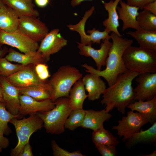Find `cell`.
<instances>
[{"mask_svg":"<svg viewBox=\"0 0 156 156\" xmlns=\"http://www.w3.org/2000/svg\"><path fill=\"white\" fill-rule=\"evenodd\" d=\"M36 5L41 8L46 7L48 4L49 0H34Z\"/></svg>","mask_w":156,"mask_h":156,"instance_id":"b9f144b4","label":"cell"},{"mask_svg":"<svg viewBox=\"0 0 156 156\" xmlns=\"http://www.w3.org/2000/svg\"><path fill=\"white\" fill-rule=\"evenodd\" d=\"M19 17L12 8L4 4L0 8V29L8 33L18 30Z\"/></svg>","mask_w":156,"mask_h":156,"instance_id":"ffe728a7","label":"cell"},{"mask_svg":"<svg viewBox=\"0 0 156 156\" xmlns=\"http://www.w3.org/2000/svg\"><path fill=\"white\" fill-rule=\"evenodd\" d=\"M2 148L0 146V152H1L2 151Z\"/></svg>","mask_w":156,"mask_h":156,"instance_id":"c3c4849f","label":"cell"},{"mask_svg":"<svg viewBox=\"0 0 156 156\" xmlns=\"http://www.w3.org/2000/svg\"><path fill=\"white\" fill-rule=\"evenodd\" d=\"M118 124L113 126L112 129L117 131L122 140L125 142L134 134L139 131L141 127L148 123L146 119L138 112L131 110L128 112L126 116H123L118 122Z\"/></svg>","mask_w":156,"mask_h":156,"instance_id":"52a82bcc","label":"cell"},{"mask_svg":"<svg viewBox=\"0 0 156 156\" xmlns=\"http://www.w3.org/2000/svg\"><path fill=\"white\" fill-rule=\"evenodd\" d=\"M96 147L103 156H116L117 154V151L114 146L103 145Z\"/></svg>","mask_w":156,"mask_h":156,"instance_id":"8d00e7d4","label":"cell"},{"mask_svg":"<svg viewBox=\"0 0 156 156\" xmlns=\"http://www.w3.org/2000/svg\"><path fill=\"white\" fill-rule=\"evenodd\" d=\"M18 30L38 42L42 40L49 31L45 23L31 16L19 17Z\"/></svg>","mask_w":156,"mask_h":156,"instance_id":"9c48e42d","label":"cell"},{"mask_svg":"<svg viewBox=\"0 0 156 156\" xmlns=\"http://www.w3.org/2000/svg\"><path fill=\"white\" fill-rule=\"evenodd\" d=\"M1 76L0 75V86H1Z\"/></svg>","mask_w":156,"mask_h":156,"instance_id":"681fc988","label":"cell"},{"mask_svg":"<svg viewBox=\"0 0 156 156\" xmlns=\"http://www.w3.org/2000/svg\"><path fill=\"white\" fill-rule=\"evenodd\" d=\"M0 101L5 103L3 96V89L1 86H0Z\"/></svg>","mask_w":156,"mask_h":156,"instance_id":"ee69618b","label":"cell"},{"mask_svg":"<svg viewBox=\"0 0 156 156\" xmlns=\"http://www.w3.org/2000/svg\"><path fill=\"white\" fill-rule=\"evenodd\" d=\"M88 73L83 77L81 79L85 90L88 93V99L94 101L100 98L101 95L103 94L106 88V86L100 77Z\"/></svg>","mask_w":156,"mask_h":156,"instance_id":"e0dca14e","label":"cell"},{"mask_svg":"<svg viewBox=\"0 0 156 156\" xmlns=\"http://www.w3.org/2000/svg\"><path fill=\"white\" fill-rule=\"evenodd\" d=\"M73 86L68 97L69 105L72 110L83 109V102L88 95L86 94L81 79L77 81Z\"/></svg>","mask_w":156,"mask_h":156,"instance_id":"d4e9b609","label":"cell"},{"mask_svg":"<svg viewBox=\"0 0 156 156\" xmlns=\"http://www.w3.org/2000/svg\"><path fill=\"white\" fill-rule=\"evenodd\" d=\"M126 141V145L129 147L137 143L155 142L156 141V122L148 129L140 130Z\"/></svg>","mask_w":156,"mask_h":156,"instance_id":"4316f807","label":"cell"},{"mask_svg":"<svg viewBox=\"0 0 156 156\" xmlns=\"http://www.w3.org/2000/svg\"><path fill=\"white\" fill-rule=\"evenodd\" d=\"M11 63L5 57H0V75L7 78L23 69L27 66Z\"/></svg>","mask_w":156,"mask_h":156,"instance_id":"d6a6232c","label":"cell"},{"mask_svg":"<svg viewBox=\"0 0 156 156\" xmlns=\"http://www.w3.org/2000/svg\"><path fill=\"white\" fill-rule=\"evenodd\" d=\"M92 135V139L95 146L103 145L116 146L119 143L117 138L104 127L93 131Z\"/></svg>","mask_w":156,"mask_h":156,"instance_id":"f1b7e54d","label":"cell"},{"mask_svg":"<svg viewBox=\"0 0 156 156\" xmlns=\"http://www.w3.org/2000/svg\"><path fill=\"white\" fill-rule=\"evenodd\" d=\"M122 59L128 70L139 74L156 73V51L131 45L125 49Z\"/></svg>","mask_w":156,"mask_h":156,"instance_id":"3957f363","label":"cell"},{"mask_svg":"<svg viewBox=\"0 0 156 156\" xmlns=\"http://www.w3.org/2000/svg\"><path fill=\"white\" fill-rule=\"evenodd\" d=\"M20 107L18 114L22 118L26 115L36 114L40 111L53 109L55 103L51 99L38 101L27 95L20 94Z\"/></svg>","mask_w":156,"mask_h":156,"instance_id":"4fadbf2b","label":"cell"},{"mask_svg":"<svg viewBox=\"0 0 156 156\" xmlns=\"http://www.w3.org/2000/svg\"><path fill=\"white\" fill-rule=\"evenodd\" d=\"M51 146L54 156H84L79 150L70 152L60 147L55 140L51 141Z\"/></svg>","mask_w":156,"mask_h":156,"instance_id":"e575fe53","label":"cell"},{"mask_svg":"<svg viewBox=\"0 0 156 156\" xmlns=\"http://www.w3.org/2000/svg\"><path fill=\"white\" fill-rule=\"evenodd\" d=\"M22 118L19 114L14 115L6 109L5 103L0 101V130L4 135H8L12 131L8 124L10 121L14 118Z\"/></svg>","mask_w":156,"mask_h":156,"instance_id":"1f68e13d","label":"cell"},{"mask_svg":"<svg viewBox=\"0 0 156 156\" xmlns=\"http://www.w3.org/2000/svg\"><path fill=\"white\" fill-rule=\"evenodd\" d=\"M9 122L14 126L18 139L17 144L12 149L10 155L19 156L24 146L29 142L31 135L42 128L43 122L36 114L21 120L14 118L11 120Z\"/></svg>","mask_w":156,"mask_h":156,"instance_id":"8992f818","label":"cell"},{"mask_svg":"<svg viewBox=\"0 0 156 156\" xmlns=\"http://www.w3.org/2000/svg\"><path fill=\"white\" fill-rule=\"evenodd\" d=\"M138 83L134 89V101H148L156 96V73L139 74L136 77Z\"/></svg>","mask_w":156,"mask_h":156,"instance_id":"30bf717a","label":"cell"},{"mask_svg":"<svg viewBox=\"0 0 156 156\" xmlns=\"http://www.w3.org/2000/svg\"><path fill=\"white\" fill-rule=\"evenodd\" d=\"M87 33L89 34V35L92 43L99 44L101 40H109L111 39L110 36L109 35L110 32L105 29L104 31H101L94 28L92 29L88 30Z\"/></svg>","mask_w":156,"mask_h":156,"instance_id":"836d02e7","label":"cell"},{"mask_svg":"<svg viewBox=\"0 0 156 156\" xmlns=\"http://www.w3.org/2000/svg\"><path fill=\"white\" fill-rule=\"evenodd\" d=\"M139 74L128 70L119 75L113 84L106 88L100 101L105 106L106 112L117 108L122 114L125 113L127 106L135 101L132 81Z\"/></svg>","mask_w":156,"mask_h":156,"instance_id":"7a4b0ae2","label":"cell"},{"mask_svg":"<svg viewBox=\"0 0 156 156\" xmlns=\"http://www.w3.org/2000/svg\"><path fill=\"white\" fill-rule=\"evenodd\" d=\"M0 44H6L15 48L26 54L36 52L39 46L38 42L18 30L12 33L6 32L1 30Z\"/></svg>","mask_w":156,"mask_h":156,"instance_id":"ba28073f","label":"cell"},{"mask_svg":"<svg viewBox=\"0 0 156 156\" xmlns=\"http://www.w3.org/2000/svg\"><path fill=\"white\" fill-rule=\"evenodd\" d=\"M0 30H1V29H0Z\"/></svg>","mask_w":156,"mask_h":156,"instance_id":"f907efd6","label":"cell"},{"mask_svg":"<svg viewBox=\"0 0 156 156\" xmlns=\"http://www.w3.org/2000/svg\"><path fill=\"white\" fill-rule=\"evenodd\" d=\"M5 4L12 8L18 15L38 16V12L35 9L32 0H1Z\"/></svg>","mask_w":156,"mask_h":156,"instance_id":"603a6c76","label":"cell"},{"mask_svg":"<svg viewBox=\"0 0 156 156\" xmlns=\"http://www.w3.org/2000/svg\"><path fill=\"white\" fill-rule=\"evenodd\" d=\"M119 3L120 6H117L116 10L118 14L119 19L123 22L122 30L124 31L129 28L136 30L141 29L136 21L139 8L130 5L122 0L120 1Z\"/></svg>","mask_w":156,"mask_h":156,"instance_id":"2e32d148","label":"cell"},{"mask_svg":"<svg viewBox=\"0 0 156 156\" xmlns=\"http://www.w3.org/2000/svg\"><path fill=\"white\" fill-rule=\"evenodd\" d=\"M5 57L10 62H15L26 66L35 65L39 63H46L47 62L42 55L37 51L31 54H23L11 48Z\"/></svg>","mask_w":156,"mask_h":156,"instance_id":"44dd1931","label":"cell"},{"mask_svg":"<svg viewBox=\"0 0 156 156\" xmlns=\"http://www.w3.org/2000/svg\"><path fill=\"white\" fill-rule=\"evenodd\" d=\"M6 50V49L0 48V57H2L5 53Z\"/></svg>","mask_w":156,"mask_h":156,"instance_id":"f6af8a7d","label":"cell"},{"mask_svg":"<svg viewBox=\"0 0 156 156\" xmlns=\"http://www.w3.org/2000/svg\"><path fill=\"white\" fill-rule=\"evenodd\" d=\"M142 155L144 156H155L156 155V150H155L151 154L148 155Z\"/></svg>","mask_w":156,"mask_h":156,"instance_id":"bcb514c9","label":"cell"},{"mask_svg":"<svg viewBox=\"0 0 156 156\" xmlns=\"http://www.w3.org/2000/svg\"><path fill=\"white\" fill-rule=\"evenodd\" d=\"M32 148L29 142L27 143L23 147L19 156H33Z\"/></svg>","mask_w":156,"mask_h":156,"instance_id":"f35d334b","label":"cell"},{"mask_svg":"<svg viewBox=\"0 0 156 156\" xmlns=\"http://www.w3.org/2000/svg\"><path fill=\"white\" fill-rule=\"evenodd\" d=\"M54 102L55 106L52 109L38 112L36 114L42 120L47 133L60 134L65 131V123L72 109L68 97H60Z\"/></svg>","mask_w":156,"mask_h":156,"instance_id":"277c9868","label":"cell"},{"mask_svg":"<svg viewBox=\"0 0 156 156\" xmlns=\"http://www.w3.org/2000/svg\"><path fill=\"white\" fill-rule=\"evenodd\" d=\"M85 113V110L83 109L72 110L65 123V128L73 131L81 127Z\"/></svg>","mask_w":156,"mask_h":156,"instance_id":"4dcf8cb0","label":"cell"},{"mask_svg":"<svg viewBox=\"0 0 156 156\" xmlns=\"http://www.w3.org/2000/svg\"><path fill=\"white\" fill-rule=\"evenodd\" d=\"M82 74L76 67L67 65L60 66L49 81L52 90L51 99L54 102L63 97H68L74 83L82 77Z\"/></svg>","mask_w":156,"mask_h":156,"instance_id":"5b68a950","label":"cell"},{"mask_svg":"<svg viewBox=\"0 0 156 156\" xmlns=\"http://www.w3.org/2000/svg\"><path fill=\"white\" fill-rule=\"evenodd\" d=\"M35 66L33 64L28 65L6 78L13 85L19 88L48 83L49 80L42 81L39 78L35 70Z\"/></svg>","mask_w":156,"mask_h":156,"instance_id":"7c38bea8","label":"cell"},{"mask_svg":"<svg viewBox=\"0 0 156 156\" xmlns=\"http://www.w3.org/2000/svg\"><path fill=\"white\" fill-rule=\"evenodd\" d=\"M136 21L141 29L146 31H156V15L148 11L143 9L139 12Z\"/></svg>","mask_w":156,"mask_h":156,"instance_id":"f546056e","label":"cell"},{"mask_svg":"<svg viewBox=\"0 0 156 156\" xmlns=\"http://www.w3.org/2000/svg\"><path fill=\"white\" fill-rule=\"evenodd\" d=\"M4 134L0 130V146L2 148H6L9 146V141L8 139L3 135Z\"/></svg>","mask_w":156,"mask_h":156,"instance_id":"ab89813d","label":"cell"},{"mask_svg":"<svg viewBox=\"0 0 156 156\" xmlns=\"http://www.w3.org/2000/svg\"><path fill=\"white\" fill-rule=\"evenodd\" d=\"M126 34L133 38L140 47L156 51V31L140 29L134 31H129Z\"/></svg>","mask_w":156,"mask_h":156,"instance_id":"cb8c5ba5","label":"cell"},{"mask_svg":"<svg viewBox=\"0 0 156 156\" xmlns=\"http://www.w3.org/2000/svg\"><path fill=\"white\" fill-rule=\"evenodd\" d=\"M155 1L156 0H127V3L130 5L143 10L145 6Z\"/></svg>","mask_w":156,"mask_h":156,"instance_id":"74e56055","label":"cell"},{"mask_svg":"<svg viewBox=\"0 0 156 156\" xmlns=\"http://www.w3.org/2000/svg\"><path fill=\"white\" fill-rule=\"evenodd\" d=\"M34 69L39 78L42 81L47 80L51 77L48 66L46 63H39L35 66Z\"/></svg>","mask_w":156,"mask_h":156,"instance_id":"d590c367","label":"cell"},{"mask_svg":"<svg viewBox=\"0 0 156 156\" xmlns=\"http://www.w3.org/2000/svg\"><path fill=\"white\" fill-rule=\"evenodd\" d=\"M19 89L20 94L27 95L38 101L51 98L52 90L49 81L48 83L45 85L34 86Z\"/></svg>","mask_w":156,"mask_h":156,"instance_id":"484cf974","label":"cell"},{"mask_svg":"<svg viewBox=\"0 0 156 156\" xmlns=\"http://www.w3.org/2000/svg\"><path fill=\"white\" fill-rule=\"evenodd\" d=\"M95 10V8L92 6L90 9L86 11L82 19L78 23L75 24H70L67 25L68 29L72 31L78 32L80 36V43L88 45H92L89 36L87 35L85 31V25L86 21L91 16Z\"/></svg>","mask_w":156,"mask_h":156,"instance_id":"83f0119b","label":"cell"},{"mask_svg":"<svg viewBox=\"0 0 156 156\" xmlns=\"http://www.w3.org/2000/svg\"><path fill=\"white\" fill-rule=\"evenodd\" d=\"M120 0H111L109 2H103L105 10L107 12L108 17L103 22L105 29L110 32H114L119 36H122L119 32V26L118 14L116 8Z\"/></svg>","mask_w":156,"mask_h":156,"instance_id":"7402d4cb","label":"cell"},{"mask_svg":"<svg viewBox=\"0 0 156 156\" xmlns=\"http://www.w3.org/2000/svg\"><path fill=\"white\" fill-rule=\"evenodd\" d=\"M133 111H136L142 115L148 122L153 124L156 121V96L146 101H134L127 107Z\"/></svg>","mask_w":156,"mask_h":156,"instance_id":"d6986e66","label":"cell"},{"mask_svg":"<svg viewBox=\"0 0 156 156\" xmlns=\"http://www.w3.org/2000/svg\"><path fill=\"white\" fill-rule=\"evenodd\" d=\"M4 4L1 0H0V8Z\"/></svg>","mask_w":156,"mask_h":156,"instance_id":"7dc6e473","label":"cell"},{"mask_svg":"<svg viewBox=\"0 0 156 156\" xmlns=\"http://www.w3.org/2000/svg\"><path fill=\"white\" fill-rule=\"evenodd\" d=\"M85 115L81 127L93 131L103 127L104 122L112 117V115L105 111V109L100 111L92 109L85 110Z\"/></svg>","mask_w":156,"mask_h":156,"instance_id":"ac0fdd59","label":"cell"},{"mask_svg":"<svg viewBox=\"0 0 156 156\" xmlns=\"http://www.w3.org/2000/svg\"><path fill=\"white\" fill-rule=\"evenodd\" d=\"M79 54L86 57H91L95 62L97 69L101 70L102 67L106 65V61L112 43L105 39L101 43L100 48L94 49L92 45L83 44L77 42Z\"/></svg>","mask_w":156,"mask_h":156,"instance_id":"5bb4252c","label":"cell"},{"mask_svg":"<svg viewBox=\"0 0 156 156\" xmlns=\"http://www.w3.org/2000/svg\"><path fill=\"white\" fill-rule=\"evenodd\" d=\"M112 42L106 61V68L99 70L85 63L82 66L86 71L104 78L109 86L113 84L120 75L128 70L124 64L122 56L125 49L133 44L132 40L123 38L112 32L110 35Z\"/></svg>","mask_w":156,"mask_h":156,"instance_id":"6da1fadb","label":"cell"},{"mask_svg":"<svg viewBox=\"0 0 156 156\" xmlns=\"http://www.w3.org/2000/svg\"><path fill=\"white\" fill-rule=\"evenodd\" d=\"M1 80L6 109L13 115L18 114L20 105L19 88L10 83L5 77L1 76Z\"/></svg>","mask_w":156,"mask_h":156,"instance_id":"9a60e30c","label":"cell"},{"mask_svg":"<svg viewBox=\"0 0 156 156\" xmlns=\"http://www.w3.org/2000/svg\"><path fill=\"white\" fill-rule=\"evenodd\" d=\"M59 32L58 29L49 32L42 40L37 51L40 53L47 62L51 55L58 52L67 44V40Z\"/></svg>","mask_w":156,"mask_h":156,"instance_id":"8fae6325","label":"cell"},{"mask_svg":"<svg viewBox=\"0 0 156 156\" xmlns=\"http://www.w3.org/2000/svg\"><path fill=\"white\" fill-rule=\"evenodd\" d=\"M143 9L148 10L156 15V1L146 5L144 7Z\"/></svg>","mask_w":156,"mask_h":156,"instance_id":"60d3db41","label":"cell"},{"mask_svg":"<svg viewBox=\"0 0 156 156\" xmlns=\"http://www.w3.org/2000/svg\"><path fill=\"white\" fill-rule=\"evenodd\" d=\"M85 1H92V0H71V5L73 7H75L79 5L81 3Z\"/></svg>","mask_w":156,"mask_h":156,"instance_id":"7bdbcfd3","label":"cell"}]
</instances>
